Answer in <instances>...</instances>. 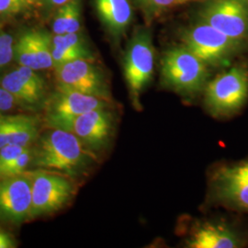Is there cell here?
<instances>
[{"label": "cell", "mask_w": 248, "mask_h": 248, "mask_svg": "<svg viewBox=\"0 0 248 248\" xmlns=\"http://www.w3.org/2000/svg\"><path fill=\"white\" fill-rule=\"evenodd\" d=\"M95 160L96 155L74 133L53 129L40 140L32 163L36 167L58 170L73 177L86 173Z\"/></svg>", "instance_id": "obj_1"}, {"label": "cell", "mask_w": 248, "mask_h": 248, "mask_svg": "<svg viewBox=\"0 0 248 248\" xmlns=\"http://www.w3.org/2000/svg\"><path fill=\"white\" fill-rule=\"evenodd\" d=\"M209 78V67L183 45L170 48L161 59L162 87L186 101L203 94Z\"/></svg>", "instance_id": "obj_2"}, {"label": "cell", "mask_w": 248, "mask_h": 248, "mask_svg": "<svg viewBox=\"0 0 248 248\" xmlns=\"http://www.w3.org/2000/svg\"><path fill=\"white\" fill-rule=\"evenodd\" d=\"M203 106L210 115L227 120L238 115L248 102V64H232L214 78L204 89Z\"/></svg>", "instance_id": "obj_3"}, {"label": "cell", "mask_w": 248, "mask_h": 248, "mask_svg": "<svg viewBox=\"0 0 248 248\" xmlns=\"http://www.w3.org/2000/svg\"><path fill=\"white\" fill-rule=\"evenodd\" d=\"M205 204L248 213V159L218 164L209 172Z\"/></svg>", "instance_id": "obj_4"}, {"label": "cell", "mask_w": 248, "mask_h": 248, "mask_svg": "<svg viewBox=\"0 0 248 248\" xmlns=\"http://www.w3.org/2000/svg\"><path fill=\"white\" fill-rule=\"evenodd\" d=\"M178 230L186 248H240L248 245V227L227 218L184 219Z\"/></svg>", "instance_id": "obj_5"}, {"label": "cell", "mask_w": 248, "mask_h": 248, "mask_svg": "<svg viewBox=\"0 0 248 248\" xmlns=\"http://www.w3.org/2000/svg\"><path fill=\"white\" fill-rule=\"evenodd\" d=\"M183 46L201 59L209 68H227L248 47L234 41L202 20L186 30Z\"/></svg>", "instance_id": "obj_6"}, {"label": "cell", "mask_w": 248, "mask_h": 248, "mask_svg": "<svg viewBox=\"0 0 248 248\" xmlns=\"http://www.w3.org/2000/svg\"><path fill=\"white\" fill-rule=\"evenodd\" d=\"M155 47L150 31L139 28L127 45L124 58V78L129 90L132 106L142 110V93L154 77Z\"/></svg>", "instance_id": "obj_7"}, {"label": "cell", "mask_w": 248, "mask_h": 248, "mask_svg": "<svg viewBox=\"0 0 248 248\" xmlns=\"http://www.w3.org/2000/svg\"><path fill=\"white\" fill-rule=\"evenodd\" d=\"M28 174L31 180V217L57 212L76 192V184L69 176L42 171Z\"/></svg>", "instance_id": "obj_8"}, {"label": "cell", "mask_w": 248, "mask_h": 248, "mask_svg": "<svg viewBox=\"0 0 248 248\" xmlns=\"http://www.w3.org/2000/svg\"><path fill=\"white\" fill-rule=\"evenodd\" d=\"M54 76L57 89L111 100L106 77L94 60L78 59L65 62L54 67Z\"/></svg>", "instance_id": "obj_9"}, {"label": "cell", "mask_w": 248, "mask_h": 248, "mask_svg": "<svg viewBox=\"0 0 248 248\" xmlns=\"http://www.w3.org/2000/svg\"><path fill=\"white\" fill-rule=\"evenodd\" d=\"M201 20L248 47V5L245 0H211Z\"/></svg>", "instance_id": "obj_10"}, {"label": "cell", "mask_w": 248, "mask_h": 248, "mask_svg": "<svg viewBox=\"0 0 248 248\" xmlns=\"http://www.w3.org/2000/svg\"><path fill=\"white\" fill-rule=\"evenodd\" d=\"M112 108H98L78 116L64 131L74 133L96 155L108 147L114 136L117 118Z\"/></svg>", "instance_id": "obj_11"}, {"label": "cell", "mask_w": 248, "mask_h": 248, "mask_svg": "<svg viewBox=\"0 0 248 248\" xmlns=\"http://www.w3.org/2000/svg\"><path fill=\"white\" fill-rule=\"evenodd\" d=\"M106 108H113L111 100L75 91L57 89L48 102L47 122L53 129L64 130L72 120L78 116Z\"/></svg>", "instance_id": "obj_12"}, {"label": "cell", "mask_w": 248, "mask_h": 248, "mask_svg": "<svg viewBox=\"0 0 248 248\" xmlns=\"http://www.w3.org/2000/svg\"><path fill=\"white\" fill-rule=\"evenodd\" d=\"M31 180L28 173L0 177V219L19 223L31 217Z\"/></svg>", "instance_id": "obj_13"}, {"label": "cell", "mask_w": 248, "mask_h": 248, "mask_svg": "<svg viewBox=\"0 0 248 248\" xmlns=\"http://www.w3.org/2000/svg\"><path fill=\"white\" fill-rule=\"evenodd\" d=\"M52 40L45 31H27L14 45V59L19 65L35 71L53 67Z\"/></svg>", "instance_id": "obj_14"}, {"label": "cell", "mask_w": 248, "mask_h": 248, "mask_svg": "<svg viewBox=\"0 0 248 248\" xmlns=\"http://www.w3.org/2000/svg\"><path fill=\"white\" fill-rule=\"evenodd\" d=\"M0 85L15 98L17 103L35 105L45 96V79L27 66L20 65L5 75L0 80Z\"/></svg>", "instance_id": "obj_15"}, {"label": "cell", "mask_w": 248, "mask_h": 248, "mask_svg": "<svg viewBox=\"0 0 248 248\" xmlns=\"http://www.w3.org/2000/svg\"><path fill=\"white\" fill-rule=\"evenodd\" d=\"M98 17L109 33L120 38L130 26L133 10L129 0H95Z\"/></svg>", "instance_id": "obj_16"}, {"label": "cell", "mask_w": 248, "mask_h": 248, "mask_svg": "<svg viewBox=\"0 0 248 248\" xmlns=\"http://www.w3.org/2000/svg\"><path fill=\"white\" fill-rule=\"evenodd\" d=\"M53 68L78 59L94 60L86 40L78 32L57 34L52 40Z\"/></svg>", "instance_id": "obj_17"}, {"label": "cell", "mask_w": 248, "mask_h": 248, "mask_svg": "<svg viewBox=\"0 0 248 248\" xmlns=\"http://www.w3.org/2000/svg\"><path fill=\"white\" fill-rule=\"evenodd\" d=\"M6 117L9 144L29 147L39 134V124L35 117L10 115Z\"/></svg>", "instance_id": "obj_18"}, {"label": "cell", "mask_w": 248, "mask_h": 248, "mask_svg": "<svg viewBox=\"0 0 248 248\" xmlns=\"http://www.w3.org/2000/svg\"><path fill=\"white\" fill-rule=\"evenodd\" d=\"M53 22L55 35L78 32L81 22V0H69L63 4L57 10Z\"/></svg>", "instance_id": "obj_19"}, {"label": "cell", "mask_w": 248, "mask_h": 248, "mask_svg": "<svg viewBox=\"0 0 248 248\" xmlns=\"http://www.w3.org/2000/svg\"><path fill=\"white\" fill-rule=\"evenodd\" d=\"M34 156V151L30 147H27L16 159L14 160L7 169L1 174L0 177H11L23 174L26 170L27 167L32 162Z\"/></svg>", "instance_id": "obj_20"}, {"label": "cell", "mask_w": 248, "mask_h": 248, "mask_svg": "<svg viewBox=\"0 0 248 248\" xmlns=\"http://www.w3.org/2000/svg\"><path fill=\"white\" fill-rule=\"evenodd\" d=\"M14 58L13 38L0 28V69L8 65Z\"/></svg>", "instance_id": "obj_21"}, {"label": "cell", "mask_w": 248, "mask_h": 248, "mask_svg": "<svg viewBox=\"0 0 248 248\" xmlns=\"http://www.w3.org/2000/svg\"><path fill=\"white\" fill-rule=\"evenodd\" d=\"M32 4V0H0V16H12L21 13Z\"/></svg>", "instance_id": "obj_22"}, {"label": "cell", "mask_w": 248, "mask_h": 248, "mask_svg": "<svg viewBox=\"0 0 248 248\" xmlns=\"http://www.w3.org/2000/svg\"><path fill=\"white\" fill-rule=\"evenodd\" d=\"M148 15H156L175 5L181 0H138Z\"/></svg>", "instance_id": "obj_23"}, {"label": "cell", "mask_w": 248, "mask_h": 248, "mask_svg": "<svg viewBox=\"0 0 248 248\" xmlns=\"http://www.w3.org/2000/svg\"><path fill=\"white\" fill-rule=\"evenodd\" d=\"M15 144H7L0 149V174L26 149Z\"/></svg>", "instance_id": "obj_24"}, {"label": "cell", "mask_w": 248, "mask_h": 248, "mask_svg": "<svg viewBox=\"0 0 248 248\" xmlns=\"http://www.w3.org/2000/svg\"><path fill=\"white\" fill-rule=\"evenodd\" d=\"M16 103L15 98L0 85V114L13 108Z\"/></svg>", "instance_id": "obj_25"}, {"label": "cell", "mask_w": 248, "mask_h": 248, "mask_svg": "<svg viewBox=\"0 0 248 248\" xmlns=\"http://www.w3.org/2000/svg\"><path fill=\"white\" fill-rule=\"evenodd\" d=\"M69 0H32V3L45 9H59Z\"/></svg>", "instance_id": "obj_26"}, {"label": "cell", "mask_w": 248, "mask_h": 248, "mask_svg": "<svg viewBox=\"0 0 248 248\" xmlns=\"http://www.w3.org/2000/svg\"><path fill=\"white\" fill-rule=\"evenodd\" d=\"M7 144H9V139H8V132H7L6 117L4 115H0V149Z\"/></svg>", "instance_id": "obj_27"}, {"label": "cell", "mask_w": 248, "mask_h": 248, "mask_svg": "<svg viewBox=\"0 0 248 248\" xmlns=\"http://www.w3.org/2000/svg\"><path fill=\"white\" fill-rule=\"evenodd\" d=\"M15 248V243L8 233L0 231V248Z\"/></svg>", "instance_id": "obj_28"}, {"label": "cell", "mask_w": 248, "mask_h": 248, "mask_svg": "<svg viewBox=\"0 0 248 248\" xmlns=\"http://www.w3.org/2000/svg\"><path fill=\"white\" fill-rule=\"evenodd\" d=\"M185 1H186V0H181V3H182V2H185Z\"/></svg>", "instance_id": "obj_29"}]
</instances>
